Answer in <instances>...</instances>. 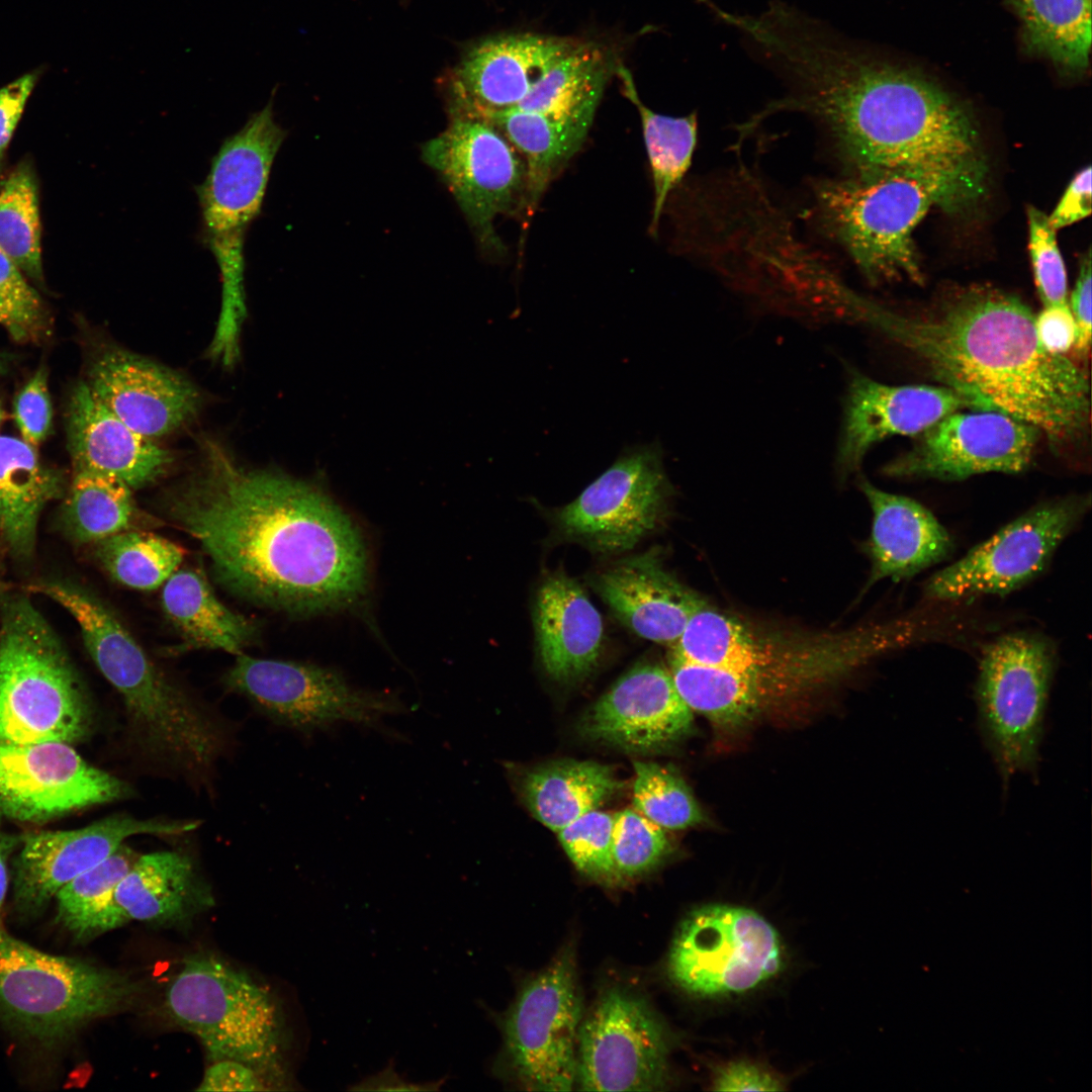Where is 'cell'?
<instances>
[{
	"label": "cell",
	"instance_id": "cell-52",
	"mask_svg": "<svg viewBox=\"0 0 1092 1092\" xmlns=\"http://www.w3.org/2000/svg\"><path fill=\"white\" fill-rule=\"evenodd\" d=\"M37 78L25 74L0 89V165Z\"/></svg>",
	"mask_w": 1092,
	"mask_h": 1092
},
{
	"label": "cell",
	"instance_id": "cell-1",
	"mask_svg": "<svg viewBox=\"0 0 1092 1092\" xmlns=\"http://www.w3.org/2000/svg\"><path fill=\"white\" fill-rule=\"evenodd\" d=\"M749 49L787 88L762 114L812 116L853 175L913 177L949 212L985 194L988 167L972 114L925 75L787 2L761 18Z\"/></svg>",
	"mask_w": 1092,
	"mask_h": 1092
},
{
	"label": "cell",
	"instance_id": "cell-14",
	"mask_svg": "<svg viewBox=\"0 0 1092 1092\" xmlns=\"http://www.w3.org/2000/svg\"><path fill=\"white\" fill-rule=\"evenodd\" d=\"M580 1022L574 956L564 949L523 987L503 1021L510 1066L527 1089L572 1090Z\"/></svg>",
	"mask_w": 1092,
	"mask_h": 1092
},
{
	"label": "cell",
	"instance_id": "cell-43",
	"mask_svg": "<svg viewBox=\"0 0 1092 1092\" xmlns=\"http://www.w3.org/2000/svg\"><path fill=\"white\" fill-rule=\"evenodd\" d=\"M671 849L665 829L634 808L615 813L612 858L617 882L649 873Z\"/></svg>",
	"mask_w": 1092,
	"mask_h": 1092
},
{
	"label": "cell",
	"instance_id": "cell-57",
	"mask_svg": "<svg viewBox=\"0 0 1092 1092\" xmlns=\"http://www.w3.org/2000/svg\"><path fill=\"white\" fill-rule=\"evenodd\" d=\"M3 420H4V412H3L2 406L0 404V425L3 422Z\"/></svg>",
	"mask_w": 1092,
	"mask_h": 1092
},
{
	"label": "cell",
	"instance_id": "cell-20",
	"mask_svg": "<svg viewBox=\"0 0 1092 1092\" xmlns=\"http://www.w3.org/2000/svg\"><path fill=\"white\" fill-rule=\"evenodd\" d=\"M129 788L65 742L0 741V816L42 822L122 799Z\"/></svg>",
	"mask_w": 1092,
	"mask_h": 1092
},
{
	"label": "cell",
	"instance_id": "cell-9",
	"mask_svg": "<svg viewBox=\"0 0 1092 1092\" xmlns=\"http://www.w3.org/2000/svg\"><path fill=\"white\" fill-rule=\"evenodd\" d=\"M284 136L268 104L224 141L198 190L205 236L220 273L218 323L224 328H238L247 316L245 234L260 212Z\"/></svg>",
	"mask_w": 1092,
	"mask_h": 1092
},
{
	"label": "cell",
	"instance_id": "cell-4",
	"mask_svg": "<svg viewBox=\"0 0 1092 1092\" xmlns=\"http://www.w3.org/2000/svg\"><path fill=\"white\" fill-rule=\"evenodd\" d=\"M889 645L882 626L834 633L766 631L706 606L690 619L669 656L744 672L772 703L835 679Z\"/></svg>",
	"mask_w": 1092,
	"mask_h": 1092
},
{
	"label": "cell",
	"instance_id": "cell-8",
	"mask_svg": "<svg viewBox=\"0 0 1092 1092\" xmlns=\"http://www.w3.org/2000/svg\"><path fill=\"white\" fill-rule=\"evenodd\" d=\"M933 205L926 184L898 173L824 180L815 188L819 223L872 281L923 282L912 235Z\"/></svg>",
	"mask_w": 1092,
	"mask_h": 1092
},
{
	"label": "cell",
	"instance_id": "cell-50",
	"mask_svg": "<svg viewBox=\"0 0 1092 1092\" xmlns=\"http://www.w3.org/2000/svg\"><path fill=\"white\" fill-rule=\"evenodd\" d=\"M717 1091H779L783 1083L767 1070L746 1061L720 1068L713 1079Z\"/></svg>",
	"mask_w": 1092,
	"mask_h": 1092
},
{
	"label": "cell",
	"instance_id": "cell-27",
	"mask_svg": "<svg viewBox=\"0 0 1092 1092\" xmlns=\"http://www.w3.org/2000/svg\"><path fill=\"white\" fill-rule=\"evenodd\" d=\"M67 413L74 469L109 474L135 489L155 481L172 462L169 451L124 424L86 381L74 387Z\"/></svg>",
	"mask_w": 1092,
	"mask_h": 1092
},
{
	"label": "cell",
	"instance_id": "cell-3",
	"mask_svg": "<svg viewBox=\"0 0 1092 1092\" xmlns=\"http://www.w3.org/2000/svg\"><path fill=\"white\" fill-rule=\"evenodd\" d=\"M869 315L940 385L1034 426L1053 448L1082 440L1090 421L1084 370L1040 345L1034 314L1020 298L989 285L952 287L905 312L872 306Z\"/></svg>",
	"mask_w": 1092,
	"mask_h": 1092
},
{
	"label": "cell",
	"instance_id": "cell-40",
	"mask_svg": "<svg viewBox=\"0 0 1092 1092\" xmlns=\"http://www.w3.org/2000/svg\"><path fill=\"white\" fill-rule=\"evenodd\" d=\"M0 250L26 276L42 282L38 187L27 162L20 163L0 187Z\"/></svg>",
	"mask_w": 1092,
	"mask_h": 1092
},
{
	"label": "cell",
	"instance_id": "cell-2",
	"mask_svg": "<svg viewBox=\"0 0 1092 1092\" xmlns=\"http://www.w3.org/2000/svg\"><path fill=\"white\" fill-rule=\"evenodd\" d=\"M204 445L200 468L165 504L198 541L221 586L291 615L339 609L363 595L362 537L328 494L280 472L245 468L217 444Z\"/></svg>",
	"mask_w": 1092,
	"mask_h": 1092
},
{
	"label": "cell",
	"instance_id": "cell-11",
	"mask_svg": "<svg viewBox=\"0 0 1092 1092\" xmlns=\"http://www.w3.org/2000/svg\"><path fill=\"white\" fill-rule=\"evenodd\" d=\"M1055 667V648L1037 634H1006L983 651L976 686L980 723L1005 781L1036 766Z\"/></svg>",
	"mask_w": 1092,
	"mask_h": 1092
},
{
	"label": "cell",
	"instance_id": "cell-41",
	"mask_svg": "<svg viewBox=\"0 0 1092 1092\" xmlns=\"http://www.w3.org/2000/svg\"><path fill=\"white\" fill-rule=\"evenodd\" d=\"M97 543V556L106 571L119 583L140 590L164 584L184 556L172 541L129 529Z\"/></svg>",
	"mask_w": 1092,
	"mask_h": 1092
},
{
	"label": "cell",
	"instance_id": "cell-30",
	"mask_svg": "<svg viewBox=\"0 0 1092 1092\" xmlns=\"http://www.w3.org/2000/svg\"><path fill=\"white\" fill-rule=\"evenodd\" d=\"M113 898L128 921L158 925L185 923L212 902L190 858L176 851L138 857Z\"/></svg>",
	"mask_w": 1092,
	"mask_h": 1092
},
{
	"label": "cell",
	"instance_id": "cell-32",
	"mask_svg": "<svg viewBox=\"0 0 1092 1092\" xmlns=\"http://www.w3.org/2000/svg\"><path fill=\"white\" fill-rule=\"evenodd\" d=\"M621 786L614 770L606 764L559 759L528 771L522 782V795L532 815L557 832L599 809Z\"/></svg>",
	"mask_w": 1092,
	"mask_h": 1092
},
{
	"label": "cell",
	"instance_id": "cell-34",
	"mask_svg": "<svg viewBox=\"0 0 1092 1092\" xmlns=\"http://www.w3.org/2000/svg\"><path fill=\"white\" fill-rule=\"evenodd\" d=\"M617 65L606 47L581 40L545 73L515 108L592 126L605 87Z\"/></svg>",
	"mask_w": 1092,
	"mask_h": 1092
},
{
	"label": "cell",
	"instance_id": "cell-49",
	"mask_svg": "<svg viewBox=\"0 0 1092 1092\" xmlns=\"http://www.w3.org/2000/svg\"><path fill=\"white\" fill-rule=\"evenodd\" d=\"M1034 328L1040 345L1052 354L1064 355L1075 344L1076 325L1068 302L1044 306L1034 316Z\"/></svg>",
	"mask_w": 1092,
	"mask_h": 1092
},
{
	"label": "cell",
	"instance_id": "cell-47",
	"mask_svg": "<svg viewBox=\"0 0 1092 1092\" xmlns=\"http://www.w3.org/2000/svg\"><path fill=\"white\" fill-rule=\"evenodd\" d=\"M13 415L22 440L35 447L48 436L53 420L48 372L39 366L14 400Z\"/></svg>",
	"mask_w": 1092,
	"mask_h": 1092
},
{
	"label": "cell",
	"instance_id": "cell-37",
	"mask_svg": "<svg viewBox=\"0 0 1092 1092\" xmlns=\"http://www.w3.org/2000/svg\"><path fill=\"white\" fill-rule=\"evenodd\" d=\"M1026 47L1061 72L1077 75L1089 66L1091 0H1012Z\"/></svg>",
	"mask_w": 1092,
	"mask_h": 1092
},
{
	"label": "cell",
	"instance_id": "cell-46",
	"mask_svg": "<svg viewBox=\"0 0 1092 1092\" xmlns=\"http://www.w3.org/2000/svg\"><path fill=\"white\" fill-rule=\"evenodd\" d=\"M1028 250L1037 294L1043 306L1067 303V273L1056 230L1048 215L1033 206L1027 209Z\"/></svg>",
	"mask_w": 1092,
	"mask_h": 1092
},
{
	"label": "cell",
	"instance_id": "cell-39",
	"mask_svg": "<svg viewBox=\"0 0 1092 1092\" xmlns=\"http://www.w3.org/2000/svg\"><path fill=\"white\" fill-rule=\"evenodd\" d=\"M135 513L131 488L109 474L74 469L65 524L80 542H99L128 530Z\"/></svg>",
	"mask_w": 1092,
	"mask_h": 1092
},
{
	"label": "cell",
	"instance_id": "cell-7",
	"mask_svg": "<svg viewBox=\"0 0 1092 1092\" xmlns=\"http://www.w3.org/2000/svg\"><path fill=\"white\" fill-rule=\"evenodd\" d=\"M139 989L119 972L39 950L12 936L0 921V1022L26 1038L62 1040L120 1011Z\"/></svg>",
	"mask_w": 1092,
	"mask_h": 1092
},
{
	"label": "cell",
	"instance_id": "cell-48",
	"mask_svg": "<svg viewBox=\"0 0 1092 1092\" xmlns=\"http://www.w3.org/2000/svg\"><path fill=\"white\" fill-rule=\"evenodd\" d=\"M267 1080L253 1067L232 1059L211 1061L197 1091H266Z\"/></svg>",
	"mask_w": 1092,
	"mask_h": 1092
},
{
	"label": "cell",
	"instance_id": "cell-26",
	"mask_svg": "<svg viewBox=\"0 0 1092 1092\" xmlns=\"http://www.w3.org/2000/svg\"><path fill=\"white\" fill-rule=\"evenodd\" d=\"M592 585L622 624L644 639L668 646L708 606L663 566L655 548L615 562L596 574Z\"/></svg>",
	"mask_w": 1092,
	"mask_h": 1092
},
{
	"label": "cell",
	"instance_id": "cell-53",
	"mask_svg": "<svg viewBox=\"0 0 1092 1092\" xmlns=\"http://www.w3.org/2000/svg\"><path fill=\"white\" fill-rule=\"evenodd\" d=\"M1091 213V168L1087 166L1071 180L1053 212L1048 215L1057 231Z\"/></svg>",
	"mask_w": 1092,
	"mask_h": 1092
},
{
	"label": "cell",
	"instance_id": "cell-55",
	"mask_svg": "<svg viewBox=\"0 0 1092 1092\" xmlns=\"http://www.w3.org/2000/svg\"><path fill=\"white\" fill-rule=\"evenodd\" d=\"M18 842L14 836L0 831V916L9 883L7 859Z\"/></svg>",
	"mask_w": 1092,
	"mask_h": 1092
},
{
	"label": "cell",
	"instance_id": "cell-21",
	"mask_svg": "<svg viewBox=\"0 0 1092 1092\" xmlns=\"http://www.w3.org/2000/svg\"><path fill=\"white\" fill-rule=\"evenodd\" d=\"M197 826L195 821L117 815L79 829L32 832L23 837L13 863L14 908L22 917L40 913L65 885L132 835H178Z\"/></svg>",
	"mask_w": 1092,
	"mask_h": 1092
},
{
	"label": "cell",
	"instance_id": "cell-12",
	"mask_svg": "<svg viewBox=\"0 0 1092 1092\" xmlns=\"http://www.w3.org/2000/svg\"><path fill=\"white\" fill-rule=\"evenodd\" d=\"M784 965V945L770 922L749 908L718 904L700 907L682 920L667 972L686 992L714 997L751 991L778 976Z\"/></svg>",
	"mask_w": 1092,
	"mask_h": 1092
},
{
	"label": "cell",
	"instance_id": "cell-51",
	"mask_svg": "<svg viewBox=\"0 0 1092 1092\" xmlns=\"http://www.w3.org/2000/svg\"><path fill=\"white\" fill-rule=\"evenodd\" d=\"M1091 254L1087 252L1080 264L1075 287L1068 302L1076 325L1075 352L1086 358L1091 346Z\"/></svg>",
	"mask_w": 1092,
	"mask_h": 1092
},
{
	"label": "cell",
	"instance_id": "cell-44",
	"mask_svg": "<svg viewBox=\"0 0 1092 1092\" xmlns=\"http://www.w3.org/2000/svg\"><path fill=\"white\" fill-rule=\"evenodd\" d=\"M615 814L589 811L557 831L565 853L583 875L607 884L617 883L612 837Z\"/></svg>",
	"mask_w": 1092,
	"mask_h": 1092
},
{
	"label": "cell",
	"instance_id": "cell-45",
	"mask_svg": "<svg viewBox=\"0 0 1092 1092\" xmlns=\"http://www.w3.org/2000/svg\"><path fill=\"white\" fill-rule=\"evenodd\" d=\"M23 274L0 250V325L16 341L40 340L48 332V313Z\"/></svg>",
	"mask_w": 1092,
	"mask_h": 1092
},
{
	"label": "cell",
	"instance_id": "cell-5",
	"mask_svg": "<svg viewBox=\"0 0 1092 1092\" xmlns=\"http://www.w3.org/2000/svg\"><path fill=\"white\" fill-rule=\"evenodd\" d=\"M165 1008L211 1061L243 1062L273 1089L290 1084L283 1013L274 995L244 972L210 954L190 957L167 987Z\"/></svg>",
	"mask_w": 1092,
	"mask_h": 1092
},
{
	"label": "cell",
	"instance_id": "cell-54",
	"mask_svg": "<svg viewBox=\"0 0 1092 1092\" xmlns=\"http://www.w3.org/2000/svg\"><path fill=\"white\" fill-rule=\"evenodd\" d=\"M445 1080L430 1082H412L401 1076L392 1063L388 1064L377 1073L361 1079L353 1084L349 1090L353 1091H435L439 1090Z\"/></svg>",
	"mask_w": 1092,
	"mask_h": 1092
},
{
	"label": "cell",
	"instance_id": "cell-17",
	"mask_svg": "<svg viewBox=\"0 0 1092 1092\" xmlns=\"http://www.w3.org/2000/svg\"><path fill=\"white\" fill-rule=\"evenodd\" d=\"M1090 509V495L1041 504L976 545L924 585L928 599L954 601L980 595L1005 596L1042 572L1062 541Z\"/></svg>",
	"mask_w": 1092,
	"mask_h": 1092
},
{
	"label": "cell",
	"instance_id": "cell-22",
	"mask_svg": "<svg viewBox=\"0 0 1092 1092\" xmlns=\"http://www.w3.org/2000/svg\"><path fill=\"white\" fill-rule=\"evenodd\" d=\"M693 711L679 696L669 669L636 664L584 714L580 730L588 739L632 753L661 751L686 737Z\"/></svg>",
	"mask_w": 1092,
	"mask_h": 1092
},
{
	"label": "cell",
	"instance_id": "cell-38",
	"mask_svg": "<svg viewBox=\"0 0 1092 1092\" xmlns=\"http://www.w3.org/2000/svg\"><path fill=\"white\" fill-rule=\"evenodd\" d=\"M136 854L121 844L105 859L83 872L56 895L57 919L76 938L87 939L128 922L114 902V891Z\"/></svg>",
	"mask_w": 1092,
	"mask_h": 1092
},
{
	"label": "cell",
	"instance_id": "cell-19",
	"mask_svg": "<svg viewBox=\"0 0 1092 1092\" xmlns=\"http://www.w3.org/2000/svg\"><path fill=\"white\" fill-rule=\"evenodd\" d=\"M1041 433L997 411L951 413L918 435L883 471L899 478L963 480L986 472L1026 469Z\"/></svg>",
	"mask_w": 1092,
	"mask_h": 1092
},
{
	"label": "cell",
	"instance_id": "cell-33",
	"mask_svg": "<svg viewBox=\"0 0 1092 1092\" xmlns=\"http://www.w3.org/2000/svg\"><path fill=\"white\" fill-rule=\"evenodd\" d=\"M161 599L171 624L194 647L240 655L255 638V624L225 607L196 569H177L164 583Z\"/></svg>",
	"mask_w": 1092,
	"mask_h": 1092
},
{
	"label": "cell",
	"instance_id": "cell-15",
	"mask_svg": "<svg viewBox=\"0 0 1092 1092\" xmlns=\"http://www.w3.org/2000/svg\"><path fill=\"white\" fill-rule=\"evenodd\" d=\"M225 684L275 720L304 733L339 722L379 727L383 717L405 713L395 696L350 686L331 668L238 655Z\"/></svg>",
	"mask_w": 1092,
	"mask_h": 1092
},
{
	"label": "cell",
	"instance_id": "cell-36",
	"mask_svg": "<svg viewBox=\"0 0 1092 1092\" xmlns=\"http://www.w3.org/2000/svg\"><path fill=\"white\" fill-rule=\"evenodd\" d=\"M624 96L636 107L653 182V207L649 232L656 235L668 196L692 164L697 144V114L668 116L654 112L639 97L631 72L618 63L616 72Z\"/></svg>",
	"mask_w": 1092,
	"mask_h": 1092
},
{
	"label": "cell",
	"instance_id": "cell-6",
	"mask_svg": "<svg viewBox=\"0 0 1092 1092\" xmlns=\"http://www.w3.org/2000/svg\"><path fill=\"white\" fill-rule=\"evenodd\" d=\"M89 710L55 632L25 598L8 599L0 628V741L72 743Z\"/></svg>",
	"mask_w": 1092,
	"mask_h": 1092
},
{
	"label": "cell",
	"instance_id": "cell-16",
	"mask_svg": "<svg viewBox=\"0 0 1092 1092\" xmlns=\"http://www.w3.org/2000/svg\"><path fill=\"white\" fill-rule=\"evenodd\" d=\"M671 485L662 450L653 442L625 448L615 462L589 483L556 518L568 537L598 552L632 549L665 518Z\"/></svg>",
	"mask_w": 1092,
	"mask_h": 1092
},
{
	"label": "cell",
	"instance_id": "cell-31",
	"mask_svg": "<svg viewBox=\"0 0 1092 1092\" xmlns=\"http://www.w3.org/2000/svg\"><path fill=\"white\" fill-rule=\"evenodd\" d=\"M62 478L43 465L33 446L0 435V532L16 556L33 551L44 506L62 493Z\"/></svg>",
	"mask_w": 1092,
	"mask_h": 1092
},
{
	"label": "cell",
	"instance_id": "cell-10",
	"mask_svg": "<svg viewBox=\"0 0 1092 1092\" xmlns=\"http://www.w3.org/2000/svg\"><path fill=\"white\" fill-rule=\"evenodd\" d=\"M65 608L105 678L121 695L140 740L167 749L188 739L199 725L198 707L150 660L118 619L99 600L72 584L33 586Z\"/></svg>",
	"mask_w": 1092,
	"mask_h": 1092
},
{
	"label": "cell",
	"instance_id": "cell-35",
	"mask_svg": "<svg viewBox=\"0 0 1092 1092\" xmlns=\"http://www.w3.org/2000/svg\"><path fill=\"white\" fill-rule=\"evenodd\" d=\"M473 114V113H472ZM478 115L492 123L526 164L525 212L531 216L548 184L582 146L590 126L511 108Z\"/></svg>",
	"mask_w": 1092,
	"mask_h": 1092
},
{
	"label": "cell",
	"instance_id": "cell-18",
	"mask_svg": "<svg viewBox=\"0 0 1092 1092\" xmlns=\"http://www.w3.org/2000/svg\"><path fill=\"white\" fill-rule=\"evenodd\" d=\"M669 1040L646 1001L621 987L603 992L581 1019L576 1079L584 1091H654L668 1080Z\"/></svg>",
	"mask_w": 1092,
	"mask_h": 1092
},
{
	"label": "cell",
	"instance_id": "cell-13",
	"mask_svg": "<svg viewBox=\"0 0 1092 1092\" xmlns=\"http://www.w3.org/2000/svg\"><path fill=\"white\" fill-rule=\"evenodd\" d=\"M423 160L447 185L486 251L503 252L494 222L524 210L526 164L486 119L451 109L448 127L422 147Z\"/></svg>",
	"mask_w": 1092,
	"mask_h": 1092
},
{
	"label": "cell",
	"instance_id": "cell-23",
	"mask_svg": "<svg viewBox=\"0 0 1092 1092\" xmlns=\"http://www.w3.org/2000/svg\"><path fill=\"white\" fill-rule=\"evenodd\" d=\"M982 410L943 385H887L849 371L842 432L836 454L839 475L855 471L868 450L892 436H916L943 417Z\"/></svg>",
	"mask_w": 1092,
	"mask_h": 1092
},
{
	"label": "cell",
	"instance_id": "cell-24",
	"mask_svg": "<svg viewBox=\"0 0 1092 1092\" xmlns=\"http://www.w3.org/2000/svg\"><path fill=\"white\" fill-rule=\"evenodd\" d=\"M86 382L116 417L152 440L182 427L201 403L198 390L181 375L117 348L96 358Z\"/></svg>",
	"mask_w": 1092,
	"mask_h": 1092
},
{
	"label": "cell",
	"instance_id": "cell-29",
	"mask_svg": "<svg viewBox=\"0 0 1092 1092\" xmlns=\"http://www.w3.org/2000/svg\"><path fill=\"white\" fill-rule=\"evenodd\" d=\"M858 485L873 512L866 544L871 561L868 586L885 578L914 576L952 553L948 532L923 505L884 491L866 478H860Z\"/></svg>",
	"mask_w": 1092,
	"mask_h": 1092
},
{
	"label": "cell",
	"instance_id": "cell-28",
	"mask_svg": "<svg viewBox=\"0 0 1092 1092\" xmlns=\"http://www.w3.org/2000/svg\"><path fill=\"white\" fill-rule=\"evenodd\" d=\"M533 618L540 662L549 677L575 684L595 671L603 650V621L573 578L549 575L536 594Z\"/></svg>",
	"mask_w": 1092,
	"mask_h": 1092
},
{
	"label": "cell",
	"instance_id": "cell-25",
	"mask_svg": "<svg viewBox=\"0 0 1092 1092\" xmlns=\"http://www.w3.org/2000/svg\"><path fill=\"white\" fill-rule=\"evenodd\" d=\"M580 41L524 32L477 43L456 71L451 109L484 114L517 107L545 73Z\"/></svg>",
	"mask_w": 1092,
	"mask_h": 1092
},
{
	"label": "cell",
	"instance_id": "cell-42",
	"mask_svg": "<svg viewBox=\"0 0 1092 1092\" xmlns=\"http://www.w3.org/2000/svg\"><path fill=\"white\" fill-rule=\"evenodd\" d=\"M633 808L665 830L702 824L705 816L684 779L671 766L634 762Z\"/></svg>",
	"mask_w": 1092,
	"mask_h": 1092
},
{
	"label": "cell",
	"instance_id": "cell-56",
	"mask_svg": "<svg viewBox=\"0 0 1092 1092\" xmlns=\"http://www.w3.org/2000/svg\"><path fill=\"white\" fill-rule=\"evenodd\" d=\"M13 360V357L7 353L0 352V374L6 373Z\"/></svg>",
	"mask_w": 1092,
	"mask_h": 1092
}]
</instances>
